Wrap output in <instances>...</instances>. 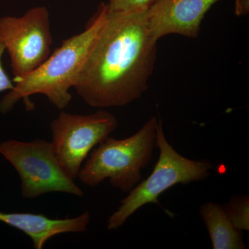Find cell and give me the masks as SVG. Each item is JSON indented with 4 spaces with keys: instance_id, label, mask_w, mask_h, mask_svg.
Returning a JSON list of instances; mask_svg holds the SVG:
<instances>
[{
    "instance_id": "6da1fadb",
    "label": "cell",
    "mask_w": 249,
    "mask_h": 249,
    "mask_svg": "<svg viewBox=\"0 0 249 249\" xmlns=\"http://www.w3.org/2000/svg\"><path fill=\"white\" fill-rule=\"evenodd\" d=\"M157 42L149 30L146 10L111 12L107 7L75 85L76 93L101 109L124 107L139 99L148 89Z\"/></svg>"
},
{
    "instance_id": "7a4b0ae2",
    "label": "cell",
    "mask_w": 249,
    "mask_h": 249,
    "mask_svg": "<svg viewBox=\"0 0 249 249\" xmlns=\"http://www.w3.org/2000/svg\"><path fill=\"white\" fill-rule=\"evenodd\" d=\"M107 5L102 4L86 29L64 40L42 65L27 76L14 80V89L0 99V113L7 114L16 103L24 100L28 110L33 109L29 97L42 94L62 110L71 101L74 88L94 39L102 27Z\"/></svg>"
},
{
    "instance_id": "3957f363",
    "label": "cell",
    "mask_w": 249,
    "mask_h": 249,
    "mask_svg": "<svg viewBox=\"0 0 249 249\" xmlns=\"http://www.w3.org/2000/svg\"><path fill=\"white\" fill-rule=\"evenodd\" d=\"M159 119L152 116L137 133L124 139L107 137L93 149L78 178L89 187L109 179L111 186L129 193L142 181V170L151 161Z\"/></svg>"
},
{
    "instance_id": "277c9868",
    "label": "cell",
    "mask_w": 249,
    "mask_h": 249,
    "mask_svg": "<svg viewBox=\"0 0 249 249\" xmlns=\"http://www.w3.org/2000/svg\"><path fill=\"white\" fill-rule=\"evenodd\" d=\"M156 146L160 149V154L153 171L121 201L119 207L108 219V230L122 227L142 206L159 204L160 195L172 187L202 181L209 176L213 168L211 162L189 160L178 153L167 140L160 119L156 132Z\"/></svg>"
},
{
    "instance_id": "5b68a950",
    "label": "cell",
    "mask_w": 249,
    "mask_h": 249,
    "mask_svg": "<svg viewBox=\"0 0 249 249\" xmlns=\"http://www.w3.org/2000/svg\"><path fill=\"white\" fill-rule=\"evenodd\" d=\"M0 154L19 174L24 199H35L49 193L76 196L84 194L62 169L52 142L42 139L6 141L0 143Z\"/></svg>"
},
{
    "instance_id": "8992f818",
    "label": "cell",
    "mask_w": 249,
    "mask_h": 249,
    "mask_svg": "<svg viewBox=\"0 0 249 249\" xmlns=\"http://www.w3.org/2000/svg\"><path fill=\"white\" fill-rule=\"evenodd\" d=\"M119 125L109 111L100 109L79 115L62 111L51 124L52 145L65 173L75 180L89 152L109 137Z\"/></svg>"
},
{
    "instance_id": "52a82bcc",
    "label": "cell",
    "mask_w": 249,
    "mask_h": 249,
    "mask_svg": "<svg viewBox=\"0 0 249 249\" xmlns=\"http://www.w3.org/2000/svg\"><path fill=\"white\" fill-rule=\"evenodd\" d=\"M53 42L48 9L36 6L22 16L0 18V42L11 59L15 80L23 78L51 55Z\"/></svg>"
},
{
    "instance_id": "ba28073f",
    "label": "cell",
    "mask_w": 249,
    "mask_h": 249,
    "mask_svg": "<svg viewBox=\"0 0 249 249\" xmlns=\"http://www.w3.org/2000/svg\"><path fill=\"white\" fill-rule=\"evenodd\" d=\"M220 0H156L146 10L147 24L152 37L176 34L196 38L203 19Z\"/></svg>"
},
{
    "instance_id": "9c48e42d",
    "label": "cell",
    "mask_w": 249,
    "mask_h": 249,
    "mask_svg": "<svg viewBox=\"0 0 249 249\" xmlns=\"http://www.w3.org/2000/svg\"><path fill=\"white\" fill-rule=\"evenodd\" d=\"M201 219L207 228L213 249H244L242 231L231 222L223 206L206 202L199 210Z\"/></svg>"
},
{
    "instance_id": "30bf717a",
    "label": "cell",
    "mask_w": 249,
    "mask_h": 249,
    "mask_svg": "<svg viewBox=\"0 0 249 249\" xmlns=\"http://www.w3.org/2000/svg\"><path fill=\"white\" fill-rule=\"evenodd\" d=\"M223 209L237 230H249V198L248 196H234Z\"/></svg>"
},
{
    "instance_id": "8fae6325",
    "label": "cell",
    "mask_w": 249,
    "mask_h": 249,
    "mask_svg": "<svg viewBox=\"0 0 249 249\" xmlns=\"http://www.w3.org/2000/svg\"><path fill=\"white\" fill-rule=\"evenodd\" d=\"M156 0H109L107 10L111 12H137L145 11Z\"/></svg>"
},
{
    "instance_id": "7c38bea8",
    "label": "cell",
    "mask_w": 249,
    "mask_h": 249,
    "mask_svg": "<svg viewBox=\"0 0 249 249\" xmlns=\"http://www.w3.org/2000/svg\"><path fill=\"white\" fill-rule=\"evenodd\" d=\"M4 45L0 42V93L5 91H10L14 89V83L11 81L9 76L4 71L2 65L3 54L5 52Z\"/></svg>"
},
{
    "instance_id": "4fadbf2b",
    "label": "cell",
    "mask_w": 249,
    "mask_h": 249,
    "mask_svg": "<svg viewBox=\"0 0 249 249\" xmlns=\"http://www.w3.org/2000/svg\"><path fill=\"white\" fill-rule=\"evenodd\" d=\"M235 12L237 16H245L249 13V0H235Z\"/></svg>"
}]
</instances>
